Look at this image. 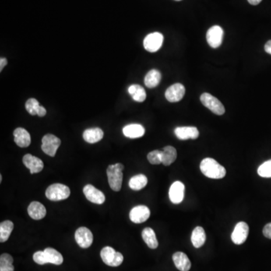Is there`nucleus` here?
I'll return each instance as SVG.
<instances>
[{"instance_id": "obj_1", "label": "nucleus", "mask_w": 271, "mask_h": 271, "mask_svg": "<svg viewBox=\"0 0 271 271\" xmlns=\"http://www.w3.org/2000/svg\"><path fill=\"white\" fill-rule=\"evenodd\" d=\"M201 172L205 177L214 180H220L224 178L226 175V170L223 166L221 165L215 159L206 158L201 161Z\"/></svg>"}, {"instance_id": "obj_2", "label": "nucleus", "mask_w": 271, "mask_h": 271, "mask_svg": "<svg viewBox=\"0 0 271 271\" xmlns=\"http://www.w3.org/2000/svg\"><path fill=\"white\" fill-rule=\"evenodd\" d=\"M124 166L121 163H117L113 165H110L107 168V177L110 188L114 191H119L122 185L123 170Z\"/></svg>"}, {"instance_id": "obj_3", "label": "nucleus", "mask_w": 271, "mask_h": 271, "mask_svg": "<svg viewBox=\"0 0 271 271\" xmlns=\"http://www.w3.org/2000/svg\"><path fill=\"white\" fill-rule=\"evenodd\" d=\"M45 195L50 201H63L69 198L70 195V189L67 185L56 183L47 188Z\"/></svg>"}, {"instance_id": "obj_4", "label": "nucleus", "mask_w": 271, "mask_h": 271, "mask_svg": "<svg viewBox=\"0 0 271 271\" xmlns=\"http://www.w3.org/2000/svg\"><path fill=\"white\" fill-rule=\"evenodd\" d=\"M100 256L106 265L110 267H118L122 264L124 256L121 252L116 251L110 247H106L101 250Z\"/></svg>"}, {"instance_id": "obj_5", "label": "nucleus", "mask_w": 271, "mask_h": 271, "mask_svg": "<svg viewBox=\"0 0 271 271\" xmlns=\"http://www.w3.org/2000/svg\"><path fill=\"white\" fill-rule=\"evenodd\" d=\"M201 102L206 108L218 115H222L226 113V109L221 101L210 93H203L201 96Z\"/></svg>"}, {"instance_id": "obj_6", "label": "nucleus", "mask_w": 271, "mask_h": 271, "mask_svg": "<svg viewBox=\"0 0 271 271\" xmlns=\"http://www.w3.org/2000/svg\"><path fill=\"white\" fill-rule=\"evenodd\" d=\"M61 144V139L56 136L53 134H46L42 139V150L47 156L54 157Z\"/></svg>"}, {"instance_id": "obj_7", "label": "nucleus", "mask_w": 271, "mask_h": 271, "mask_svg": "<svg viewBox=\"0 0 271 271\" xmlns=\"http://www.w3.org/2000/svg\"><path fill=\"white\" fill-rule=\"evenodd\" d=\"M163 42V36L161 33L158 32L150 33L144 39V47L149 52L155 53L161 47Z\"/></svg>"}, {"instance_id": "obj_8", "label": "nucleus", "mask_w": 271, "mask_h": 271, "mask_svg": "<svg viewBox=\"0 0 271 271\" xmlns=\"http://www.w3.org/2000/svg\"><path fill=\"white\" fill-rule=\"evenodd\" d=\"M223 36H224V31L220 26L216 25L212 26L206 33V40L208 44L212 48H217L222 45Z\"/></svg>"}, {"instance_id": "obj_9", "label": "nucleus", "mask_w": 271, "mask_h": 271, "mask_svg": "<svg viewBox=\"0 0 271 271\" xmlns=\"http://www.w3.org/2000/svg\"><path fill=\"white\" fill-rule=\"evenodd\" d=\"M249 227L244 222H238L231 234V240L234 244L241 245L245 243L248 235Z\"/></svg>"}, {"instance_id": "obj_10", "label": "nucleus", "mask_w": 271, "mask_h": 271, "mask_svg": "<svg viewBox=\"0 0 271 271\" xmlns=\"http://www.w3.org/2000/svg\"><path fill=\"white\" fill-rule=\"evenodd\" d=\"M75 239L79 247L87 248L91 246L93 237L92 232L89 228L82 227L77 229L75 231Z\"/></svg>"}, {"instance_id": "obj_11", "label": "nucleus", "mask_w": 271, "mask_h": 271, "mask_svg": "<svg viewBox=\"0 0 271 271\" xmlns=\"http://www.w3.org/2000/svg\"><path fill=\"white\" fill-rule=\"evenodd\" d=\"M185 88L182 84L176 83L169 87L165 92V97L170 103H177L184 97Z\"/></svg>"}, {"instance_id": "obj_12", "label": "nucleus", "mask_w": 271, "mask_h": 271, "mask_svg": "<svg viewBox=\"0 0 271 271\" xmlns=\"http://www.w3.org/2000/svg\"><path fill=\"white\" fill-rule=\"evenodd\" d=\"M130 219L136 224H140L149 219L150 209L144 205L135 206L130 212Z\"/></svg>"}, {"instance_id": "obj_13", "label": "nucleus", "mask_w": 271, "mask_h": 271, "mask_svg": "<svg viewBox=\"0 0 271 271\" xmlns=\"http://www.w3.org/2000/svg\"><path fill=\"white\" fill-rule=\"evenodd\" d=\"M185 185L181 181L173 182L169 191L170 201L174 204H179L182 202L185 196Z\"/></svg>"}, {"instance_id": "obj_14", "label": "nucleus", "mask_w": 271, "mask_h": 271, "mask_svg": "<svg viewBox=\"0 0 271 271\" xmlns=\"http://www.w3.org/2000/svg\"><path fill=\"white\" fill-rule=\"evenodd\" d=\"M83 192L87 199L96 204H103L106 200L104 194L92 185L85 186Z\"/></svg>"}, {"instance_id": "obj_15", "label": "nucleus", "mask_w": 271, "mask_h": 271, "mask_svg": "<svg viewBox=\"0 0 271 271\" xmlns=\"http://www.w3.org/2000/svg\"><path fill=\"white\" fill-rule=\"evenodd\" d=\"M23 163L26 166V168L30 170L31 174L40 173L44 167L43 160L39 158L32 156L30 154H26L23 156Z\"/></svg>"}, {"instance_id": "obj_16", "label": "nucleus", "mask_w": 271, "mask_h": 271, "mask_svg": "<svg viewBox=\"0 0 271 271\" xmlns=\"http://www.w3.org/2000/svg\"><path fill=\"white\" fill-rule=\"evenodd\" d=\"M174 133L180 140L196 139L199 136V131L195 127H178L176 128Z\"/></svg>"}, {"instance_id": "obj_17", "label": "nucleus", "mask_w": 271, "mask_h": 271, "mask_svg": "<svg viewBox=\"0 0 271 271\" xmlns=\"http://www.w3.org/2000/svg\"><path fill=\"white\" fill-rule=\"evenodd\" d=\"M14 137L15 143L19 147L26 148L30 146L31 137L30 134L24 128H18L14 131Z\"/></svg>"}, {"instance_id": "obj_18", "label": "nucleus", "mask_w": 271, "mask_h": 271, "mask_svg": "<svg viewBox=\"0 0 271 271\" xmlns=\"http://www.w3.org/2000/svg\"><path fill=\"white\" fill-rule=\"evenodd\" d=\"M173 262L180 271H188L191 269V263L186 254L177 251L173 255Z\"/></svg>"}, {"instance_id": "obj_19", "label": "nucleus", "mask_w": 271, "mask_h": 271, "mask_svg": "<svg viewBox=\"0 0 271 271\" xmlns=\"http://www.w3.org/2000/svg\"><path fill=\"white\" fill-rule=\"evenodd\" d=\"M123 134L126 137L136 139V138L142 137L145 134V128L141 124H128L123 128Z\"/></svg>"}, {"instance_id": "obj_20", "label": "nucleus", "mask_w": 271, "mask_h": 271, "mask_svg": "<svg viewBox=\"0 0 271 271\" xmlns=\"http://www.w3.org/2000/svg\"><path fill=\"white\" fill-rule=\"evenodd\" d=\"M28 214L35 220H40L46 216V209L44 205L37 201H33L28 207Z\"/></svg>"}, {"instance_id": "obj_21", "label": "nucleus", "mask_w": 271, "mask_h": 271, "mask_svg": "<svg viewBox=\"0 0 271 271\" xmlns=\"http://www.w3.org/2000/svg\"><path fill=\"white\" fill-rule=\"evenodd\" d=\"M103 137V131L100 128H93L85 130L83 133L85 141L89 143L93 144L100 142Z\"/></svg>"}, {"instance_id": "obj_22", "label": "nucleus", "mask_w": 271, "mask_h": 271, "mask_svg": "<svg viewBox=\"0 0 271 271\" xmlns=\"http://www.w3.org/2000/svg\"><path fill=\"white\" fill-rule=\"evenodd\" d=\"M206 233L204 229L202 227H196L192 231L191 234V243L195 248H201L202 246L204 245L206 242Z\"/></svg>"}, {"instance_id": "obj_23", "label": "nucleus", "mask_w": 271, "mask_h": 271, "mask_svg": "<svg viewBox=\"0 0 271 271\" xmlns=\"http://www.w3.org/2000/svg\"><path fill=\"white\" fill-rule=\"evenodd\" d=\"M142 237L146 245L152 249H156L158 247V241L156 233L151 227H146L142 232Z\"/></svg>"}, {"instance_id": "obj_24", "label": "nucleus", "mask_w": 271, "mask_h": 271, "mask_svg": "<svg viewBox=\"0 0 271 271\" xmlns=\"http://www.w3.org/2000/svg\"><path fill=\"white\" fill-rule=\"evenodd\" d=\"M161 80V74L157 69H152L146 74L144 82L145 85L149 89H154L156 88Z\"/></svg>"}, {"instance_id": "obj_25", "label": "nucleus", "mask_w": 271, "mask_h": 271, "mask_svg": "<svg viewBox=\"0 0 271 271\" xmlns=\"http://www.w3.org/2000/svg\"><path fill=\"white\" fill-rule=\"evenodd\" d=\"M128 93L133 100L138 103H142L146 99V92L142 86L139 85H132L128 89Z\"/></svg>"}, {"instance_id": "obj_26", "label": "nucleus", "mask_w": 271, "mask_h": 271, "mask_svg": "<svg viewBox=\"0 0 271 271\" xmlns=\"http://www.w3.org/2000/svg\"><path fill=\"white\" fill-rule=\"evenodd\" d=\"M162 152V163L164 166H170L177 158V149L173 146H166Z\"/></svg>"}, {"instance_id": "obj_27", "label": "nucleus", "mask_w": 271, "mask_h": 271, "mask_svg": "<svg viewBox=\"0 0 271 271\" xmlns=\"http://www.w3.org/2000/svg\"><path fill=\"white\" fill-rule=\"evenodd\" d=\"M47 263L61 265L64 262V258L59 251L53 248H46L44 250Z\"/></svg>"}, {"instance_id": "obj_28", "label": "nucleus", "mask_w": 271, "mask_h": 271, "mask_svg": "<svg viewBox=\"0 0 271 271\" xmlns=\"http://www.w3.org/2000/svg\"><path fill=\"white\" fill-rule=\"evenodd\" d=\"M147 184V177L143 174L134 176L129 181L130 188L134 191H139V190L142 189L146 186Z\"/></svg>"}, {"instance_id": "obj_29", "label": "nucleus", "mask_w": 271, "mask_h": 271, "mask_svg": "<svg viewBox=\"0 0 271 271\" xmlns=\"http://www.w3.org/2000/svg\"><path fill=\"white\" fill-rule=\"evenodd\" d=\"M14 229L13 222L5 221L0 224V242L5 243L8 240Z\"/></svg>"}, {"instance_id": "obj_30", "label": "nucleus", "mask_w": 271, "mask_h": 271, "mask_svg": "<svg viewBox=\"0 0 271 271\" xmlns=\"http://www.w3.org/2000/svg\"><path fill=\"white\" fill-rule=\"evenodd\" d=\"M14 259L9 254L4 253L0 256V271H14Z\"/></svg>"}, {"instance_id": "obj_31", "label": "nucleus", "mask_w": 271, "mask_h": 271, "mask_svg": "<svg viewBox=\"0 0 271 271\" xmlns=\"http://www.w3.org/2000/svg\"><path fill=\"white\" fill-rule=\"evenodd\" d=\"M41 105L38 102V100L35 98H30L26 102L25 108L26 111L30 113L31 115H36L37 114L38 110L40 108Z\"/></svg>"}, {"instance_id": "obj_32", "label": "nucleus", "mask_w": 271, "mask_h": 271, "mask_svg": "<svg viewBox=\"0 0 271 271\" xmlns=\"http://www.w3.org/2000/svg\"><path fill=\"white\" fill-rule=\"evenodd\" d=\"M258 175L264 178H271V160L262 163L258 169Z\"/></svg>"}, {"instance_id": "obj_33", "label": "nucleus", "mask_w": 271, "mask_h": 271, "mask_svg": "<svg viewBox=\"0 0 271 271\" xmlns=\"http://www.w3.org/2000/svg\"><path fill=\"white\" fill-rule=\"evenodd\" d=\"M148 160L154 165H158L162 163V152L159 150L152 151L149 152L147 156Z\"/></svg>"}, {"instance_id": "obj_34", "label": "nucleus", "mask_w": 271, "mask_h": 271, "mask_svg": "<svg viewBox=\"0 0 271 271\" xmlns=\"http://www.w3.org/2000/svg\"><path fill=\"white\" fill-rule=\"evenodd\" d=\"M33 261L36 264L40 265H44L47 264V260H46L45 253L44 251H38L35 252L33 256Z\"/></svg>"}, {"instance_id": "obj_35", "label": "nucleus", "mask_w": 271, "mask_h": 271, "mask_svg": "<svg viewBox=\"0 0 271 271\" xmlns=\"http://www.w3.org/2000/svg\"><path fill=\"white\" fill-rule=\"evenodd\" d=\"M263 234L267 238L271 239V222L267 224L264 227Z\"/></svg>"}, {"instance_id": "obj_36", "label": "nucleus", "mask_w": 271, "mask_h": 271, "mask_svg": "<svg viewBox=\"0 0 271 271\" xmlns=\"http://www.w3.org/2000/svg\"><path fill=\"white\" fill-rule=\"evenodd\" d=\"M46 113H47V111H46L45 108H44L43 106H40V108L38 110L37 115L39 117H44Z\"/></svg>"}, {"instance_id": "obj_37", "label": "nucleus", "mask_w": 271, "mask_h": 271, "mask_svg": "<svg viewBox=\"0 0 271 271\" xmlns=\"http://www.w3.org/2000/svg\"><path fill=\"white\" fill-rule=\"evenodd\" d=\"M7 64H8V61H7L6 58H5V57H1V59H0V71H1V72H2V69H4V67L7 65Z\"/></svg>"}, {"instance_id": "obj_38", "label": "nucleus", "mask_w": 271, "mask_h": 271, "mask_svg": "<svg viewBox=\"0 0 271 271\" xmlns=\"http://www.w3.org/2000/svg\"><path fill=\"white\" fill-rule=\"evenodd\" d=\"M265 51L271 55V40H270L265 44Z\"/></svg>"}, {"instance_id": "obj_39", "label": "nucleus", "mask_w": 271, "mask_h": 271, "mask_svg": "<svg viewBox=\"0 0 271 271\" xmlns=\"http://www.w3.org/2000/svg\"><path fill=\"white\" fill-rule=\"evenodd\" d=\"M262 0H248V3L252 5H257L261 2Z\"/></svg>"}, {"instance_id": "obj_40", "label": "nucleus", "mask_w": 271, "mask_h": 271, "mask_svg": "<svg viewBox=\"0 0 271 271\" xmlns=\"http://www.w3.org/2000/svg\"><path fill=\"white\" fill-rule=\"evenodd\" d=\"M2 175H1L0 176V182L2 181Z\"/></svg>"}, {"instance_id": "obj_41", "label": "nucleus", "mask_w": 271, "mask_h": 271, "mask_svg": "<svg viewBox=\"0 0 271 271\" xmlns=\"http://www.w3.org/2000/svg\"><path fill=\"white\" fill-rule=\"evenodd\" d=\"M176 1H181V0H176Z\"/></svg>"}]
</instances>
